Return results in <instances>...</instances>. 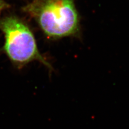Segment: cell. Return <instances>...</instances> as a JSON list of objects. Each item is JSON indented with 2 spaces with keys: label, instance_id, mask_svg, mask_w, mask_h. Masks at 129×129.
I'll return each instance as SVG.
<instances>
[{
  "label": "cell",
  "instance_id": "obj_1",
  "mask_svg": "<svg viewBox=\"0 0 129 129\" xmlns=\"http://www.w3.org/2000/svg\"><path fill=\"white\" fill-rule=\"evenodd\" d=\"M48 37L59 39L78 35L79 17L74 0H34L23 8Z\"/></svg>",
  "mask_w": 129,
  "mask_h": 129
},
{
  "label": "cell",
  "instance_id": "obj_3",
  "mask_svg": "<svg viewBox=\"0 0 129 129\" xmlns=\"http://www.w3.org/2000/svg\"><path fill=\"white\" fill-rule=\"evenodd\" d=\"M9 7V5L6 2L5 0H0V12Z\"/></svg>",
  "mask_w": 129,
  "mask_h": 129
},
{
  "label": "cell",
  "instance_id": "obj_2",
  "mask_svg": "<svg viewBox=\"0 0 129 129\" xmlns=\"http://www.w3.org/2000/svg\"><path fill=\"white\" fill-rule=\"evenodd\" d=\"M0 30L5 36V43L0 52L6 55L15 67L21 69L37 61L48 70H53L40 53L34 34L25 22L15 16H7L0 19Z\"/></svg>",
  "mask_w": 129,
  "mask_h": 129
}]
</instances>
